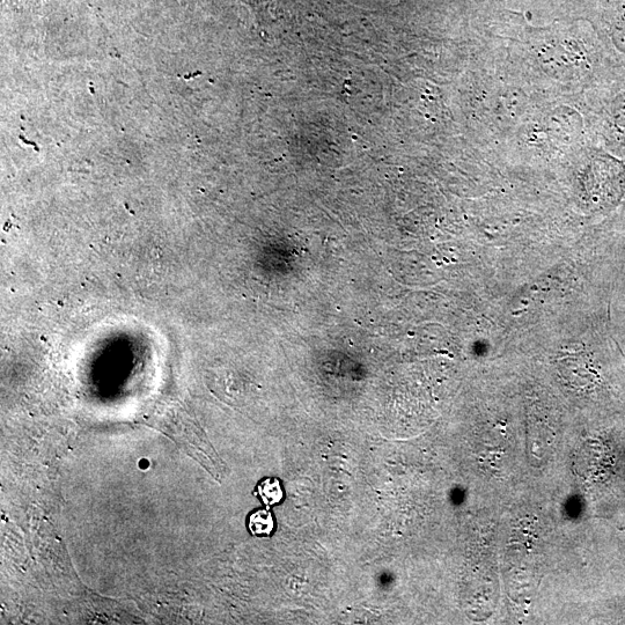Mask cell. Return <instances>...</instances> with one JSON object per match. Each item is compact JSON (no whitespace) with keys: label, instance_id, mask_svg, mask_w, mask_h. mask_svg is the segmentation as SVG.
I'll return each mask as SVG.
<instances>
[{"label":"cell","instance_id":"cell-3","mask_svg":"<svg viewBox=\"0 0 625 625\" xmlns=\"http://www.w3.org/2000/svg\"><path fill=\"white\" fill-rule=\"evenodd\" d=\"M525 97L519 91H507L498 99V114L505 119H518L525 109Z\"/></svg>","mask_w":625,"mask_h":625},{"label":"cell","instance_id":"cell-6","mask_svg":"<svg viewBox=\"0 0 625 625\" xmlns=\"http://www.w3.org/2000/svg\"><path fill=\"white\" fill-rule=\"evenodd\" d=\"M613 115L619 127L625 128V93L614 101Z\"/></svg>","mask_w":625,"mask_h":625},{"label":"cell","instance_id":"cell-2","mask_svg":"<svg viewBox=\"0 0 625 625\" xmlns=\"http://www.w3.org/2000/svg\"><path fill=\"white\" fill-rule=\"evenodd\" d=\"M548 130L562 142H575L582 134L583 120L575 110L562 107L549 116Z\"/></svg>","mask_w":625,"mask_h":625},{"label":"cell","instance_id":"cell-5","mask_svg":"<svg viewBox=\"0 0 625 625\" xmlns=\"http://www.w3.org/2000/svg\"><path fill=\"white\" fill-rule=\"evenodd\" d=\"M248 529L254 536H271L275 531V519L269 509L259 510L248 520Z\"/></svg>","mask_w":625,"mask_h":625},{"label":"cell","instance_id":"cell-4","mask_svg":"<svg viewBox=\"0 0 625 625\" xmlns=\"http://www.w3.org/2000/svg\"><path fill=\"white\" fill-rule=\"evenodd\" d=\"M256 494L259 495L266 509H271L272 506L281 504L284 499V491L281 485V481L277 479L263 480L256 488Z\"/></svg>","mask_w":625,"mask_h":625},{"label":"cell","instance_id":"cell-1","mask_svg":"<svg viewBox=\"0 0 625 625\" xmlns=\"http://www.w3.org/2000/svg\"><path fill=\"white\" fill-rule=\"evenodd\" d=\"M540 62L544 70L555 78H570L580 75L587 63L583 49L568 41L546 44L539 50Z\"/></svg>","mask_w":625,"mask_h":625}]
</instances>
